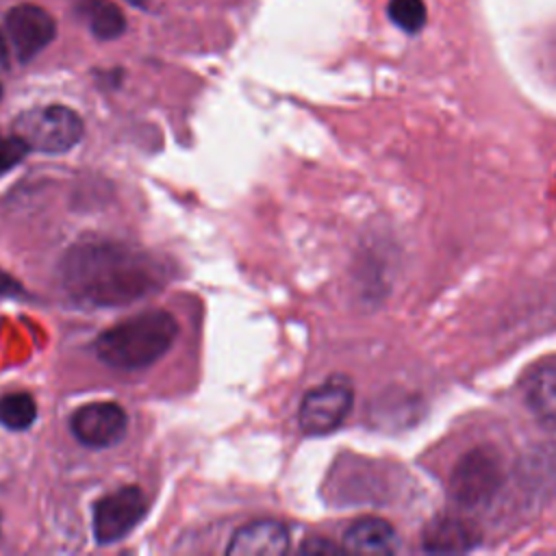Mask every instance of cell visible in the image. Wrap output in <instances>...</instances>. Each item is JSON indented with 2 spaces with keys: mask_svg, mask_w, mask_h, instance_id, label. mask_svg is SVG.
Returning <instances> with one entry per match:
<instances>
[{
  "mask_svg": "<svg viewBox=\"0 0 556 556\" xmlns=\"http://www.w3.org/2000/svg\"><path fill=\"white\" fill-rule=\"evenodd\" d=\"M387 13L389 20L406 33H417L426 24L424 0H389Z\"/></svg>",
  "mask_w": 556,
  "mask_h": 556,
  "instance_id": "obj_15",
  "label": "cell"
},
{
  "mask_svg": "<svg viewBox=\"0 0 556 556\" xmlns=\"http://www.w3.org/2000/svg\"><path fill=\"white\" fill-rule=\"evenodd\" d=\"M24 293V287L7 271L0 269V298H17Z\"/></svg>",
  "mask_w": 556,
  "mask_h": 556,
  "instance_id": "obj_17",
  "label": "cell"
},
{
  "mask_svg": "<svg viewBox=\"0 0 556 556\" xmlns=\"http://www.w3.org/2000/svg\"><path fill=\"white\" fill-rule=\"evenodd\" d=\"M354 404V389L348 378H330L311 389L298 410V424L304 434L319 437L337 430L350 415Z\"/></svg>",
  "mask_w": 556,
  "mask_h": 556,
  "instance_id": "obj_4",
  "label": "cell"
},
{
  "mask_svg": "<svg viewBox=\"0 0 556 556\" xmlns=\"http://www.w3.org/2000/svg\"><path fill=\"white\" fill-rule=\"evenodd\" d=\"M0 98H2V85H0Z\"/></svg>",
  "mask_w": 556,
  "mask_h": 556,
  "instance_id": "obj_21",
  "label": "cell"
},
{
  "mask_svg": "<svg viewBox=\"0 0 556 556\" xmlns=\"http://www.w3.org/2000/svg\"><path fill=\"white\" fill-rule=\"evenodd\" d=\"M178 321L172 313L154 308L143 311L106 328L93 343L98 358L122 371L150 367L178 339Z\"/></svg>",
  "mask_w": 556,
  "mask_h": 556,
  "instance_id": "obj_2",
  "label": "cell"
},
{
  "mask_svg": "<svg viewBox=\"0 0 556 556\" xmlns=\"http://www.w3.org/2000/svg\"><path fill=\"white\" fill-rule=\"evenodd\" d=\"M13 132L28 146V150L61 154L72 150L85 132L80 115L63 104L35 106L17 115Z\"/></svg>",
  "mask_w": 556,
  "mask_h": 556,
  "instance_id": "obj_3",
  "label": "cell"
},
{
  "mask_svg": "<svg viewBox=\"0 0 556 556\" xmlns=\"http://www.w3.org/2000/svg\"><path fill=\"white\" fill-rule=\"evenodd\" d=\"M26 154H28V146L15 132L0 135V176L11 172L15 165H20Z\"/></svg>",
  "mask_w": 556,
  "mask_h": 556,
  "instance_id": "obj_16",
  "label": "cell"
},
{
  "mask_svg": "<svg viewBox=\"0 0 556 556\" xmlns=\"http://www.w3.org/2000/svg\"><path fill=\"white\" fill-rule=\"evenodd\" d=\"M502 482L500 456L493 450H471L454 467L450 486L452 497L463 506L489 502Z\"/></svg>",
  "mask_w": 556,
  "mask_h": 556,
  "instance_id": "obj_6",
  "label": "cell"
},
{
  "mask_svg": "<svg viewBox=\"0 0 556 556\" xmlns=\"http://www.w3.org/2000/svg\"><path fill=\"white\" fill-rule=\"evenodd\" d=\"M289 549V530L276 519H256L235 530L226 554L230 556H280Z\"/></svg>",
  "mask_w": 556,
  "mask_h": 556,
  "instance_id": "obj_9",
  "label": "cell"
},
{
  "mask_svg": "<svg viewBox=\"0 0 556 556\" xmlns=\"http://www.w3.org/2000/svg\"><path fill=\"white\" fill-rule=\"evenodd\" d=\"M78 13L100 41H111L126 33V15L111 0H80Z\"/></svg>",
  "mask_w": 556,
  "mask_h": 556,
  "instance_id": "obj_12",
  "label": "cell"
},
{
  "mask_svg": "<svg viewBox=\"0 0 556 556\" xmlns=\"http://www.w3.org/2000/svg\"><path fill=\"white\" fill-rule=\"evenodd\" d=\"M339 547L337 545H332L330 541H321V539H308L306 543H302V552H308V554H313V552H337Z\"/></svg>",
  "mask_w": 556,
  "mask_h": 556,
  "instance_id": "obj_18",
  "label": "cell"
},
{
  "mask_svg": "<svg viewBox=\"0 0 556 556\" xmlns=\"http://www.w3.org/2000/svg\"><path fill=\"white\" fill-rule=\"evenodd\" d=\"M37 419V404L30 393L13 391L0 395V426L22 432Z\"/></svg>",
  "mask_w": 556,
  "mask_h": 556,
  "instance_id": "obj_14",
  "label": "cell"
},
{
  "mask_svg": "<svg viewBox=\"0 0 556 556\" xmlns=\"http://www.w3.org/2000/svg\"><path fill=\"white\" fill-rule=\"evenodd\" d=\"M523 402L549 430H556V363L536 365L523 378Z\"/></svg>",
  "mask_w": 556,
  "mask_h": 556,
  "instance_id": "obj_11",
  "label": "cell"
},
{
  "mask_svg": "<svg viewBox=\"0 0 556 556\" xmlns=\"http://www.w3.org/2000/svg\"><path fill=\"white\" fill-rule=\"evenodd\" d=\"M61 276L74 300L93 306L130 304L165 280V271L154 258L113 241L76 243L63 256Z\"/></svg>",
  "mask_w": 556,
  "mask_h": 556,
  "instance_id": "obj_1",
  "label": "cell"
},
{
  "mask_svg": "<svg viewBox=\"0 0 556 556\" xmlns=\"http://www.w3.org/2000/svg\"><path fill=\"white\" fill-rule=\"evenodd\" d=\"M132 7H137V9H146L148 4H150V0H128Z\"/></svg>",
  "mask_w": 556,
  "mask_h": 556,
  "instance_id": "obj_20",
  "label": "cell"
},
{
  "mask_svg": "<svg viewBox=\"0 0 556 556\" xmlns=\"http://www.w3.org/2000/svg\"><path fill=\"white\" fill-rule=\"evenodd\" d=\"M4 24L13 50L22 63L35 59L56 37L54 17L37 4H15L7 13Z\"/></svg>",
  "mask_w": 556,
  "mask_h": 556,
  "instance_id": "obj_8",
  "label": "cell"
},
{
  "mask_svg": "<svg viewBox=\"0 0 556 556\" xmlns=\"http://www.w3.org/2000/svg\"><path fill=\"white\" fill-rule=\"evenodd\" d=\"M148 513L146 493L135 486H122L93 506V536L100 545H111L130 534Z\"/></svg>",
  "mask_w": 556,
  "mask_h": 556,
  "instance_id": "obj_5",
  "label": "cell"
},
{
  "mask_svg": "<svg viewBox=\"0 0 556 556\" xmlns=\"http://www.w3.org/2000/svg\"><path fill=\"white\" fill-rule=\"evenodd\" d=\"M397 545L395 528L380 517H361L343 532V549L352 554H393Z\"/></svg>",
  "mask_w": 556,
  "mask_h": 556,
  "instance_id": "obj_10",
  "label": "cell"
},
{
  "mask_svg": "<svg viewBox=\"0 0 556 556\" xmlns=\"http://www.w3.org/2000/svg\"><path fill=\"white\" fill-rule=\"evenodd\" d=\"M473 543L476 534L471 528L454 517L434 519L424 534V547L428 552H465L473 547Z\"/></svg>",
  "mask_w": 556,
  "mask_h": 556,
  "instance_id": "obj_13",
  "label": "cell"
},
{
  "mask_svg": "<svg viewBox=\"0 0 556 556\" xmlns=\"http://www.w3.org/2000/svg\"><path fill=\"white\" fill-rule=\"evenodd\" d=\"M7 56H9V46H7V37H4V33L0 30V63H4V61H7Z\"/></svg>",
  "mask_w": 556,
  "mask_h": 556,
  "instance_id": "obj_19",
  "label": "cell"
},
{
  "mask_svg": "<svg viewBox=\"0 0 556 556\" xmlns=\"http://www.w3.org/2000/svg\"><path fill=\"white\" fill-rule=\"evenodd\" d=\"M70 428L87 447H111L124 439L128 415L117 402H89L72 413Z\"/></svg>",
  "mask_w": 556,
  "mask_h": 556,
  "instance_id": "obj_7",
  "label": "cell"
}]
</instances>
